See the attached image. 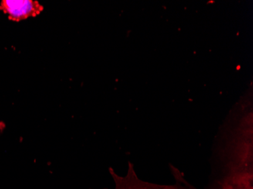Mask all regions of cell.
<instances>
[{"label": "cell", "instance_id": "7a4b0ae2", "mask_svg": "<svg viewBox=\"0 0 253 189\" xmlns=\"http://www.w3.org/2000/svg\"><path fill=\"white\" fill-rule=\"evenodd\" d=\"M1 129H1V128H0V130H1Z\"/></svg>", "mask_w": 253, "mask_h": 189}, {"label": "cell", "instance_id": "6da1fadb", "mask_svg": "<svg viewBox=\"0 0 253 189\" xmlns=\"http://www.w3.org/2000/svg\"><path fill=\"white\" fill-rule=\"evenodd\" d=\"M0 10L8 15L11 21H21L38 16L43 11V6L33 0H2Z\"/></svg>", "mask_w": 253, "mask_h": 189}]
</instances>
